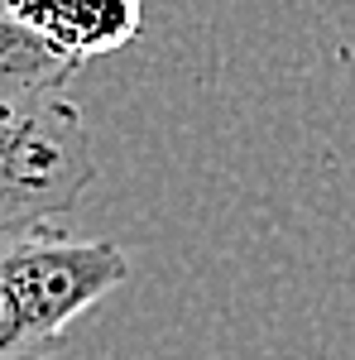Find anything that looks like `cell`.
Listing matches in <instances>:
<instances>
[{"mask_svg":"<svg viewBox=\"0 0 355 360\" xmlns=\"http://www.w3.org/2000/svg\"><path fill=\"white\" fill-rule=\"evenodd\" d=\"M125 278L115 240H82L53 221L0 231V360H44Z\"/></svg>","mask_w":355,"mask_h":360,"instance_id":"1","label":"cell"},{"mask_svg":"<svg viewBox=\"0 0 355 360\" xmlns=\"http://www.w3.org/2000/svg\"><path fill=\"white\" fill-rule=\"evenodd\" d=\"M91 178V130L63 91L0 106V231L63 217Z\"/></svg>","mask_w":355,"mask_h":360,"instance_id":"2","label":"cell"},{"mask_svg":"<svg viewBox=\"0 0 355 360\" xmlns=\"http://www.w3.org/2000/svg\"><path fill=\"white\" fill-rule=\"evenodd\" d=\"M0 10L77 68L125 49L144 29V0H0Z\"/></svg>","mask_w":355,"mask_h":360,"instance_id":"3","label":"cell"},{"mask_svg":"<svg viewBox=\"0 0 355 360\" xmlns=\"http://www.w3.org/2000/svg\"><path fill=\"white\" fill-rule=\"evenodd\" d=\"M72 72H77L72 58L49 49L44 39H34L25 25H15L0 10V106L29 101V96H53L67 86Z\"/></svg>","mask_w":355,"mask_h":360,"instance_id":"4","label":"cell"}]
</instances>
